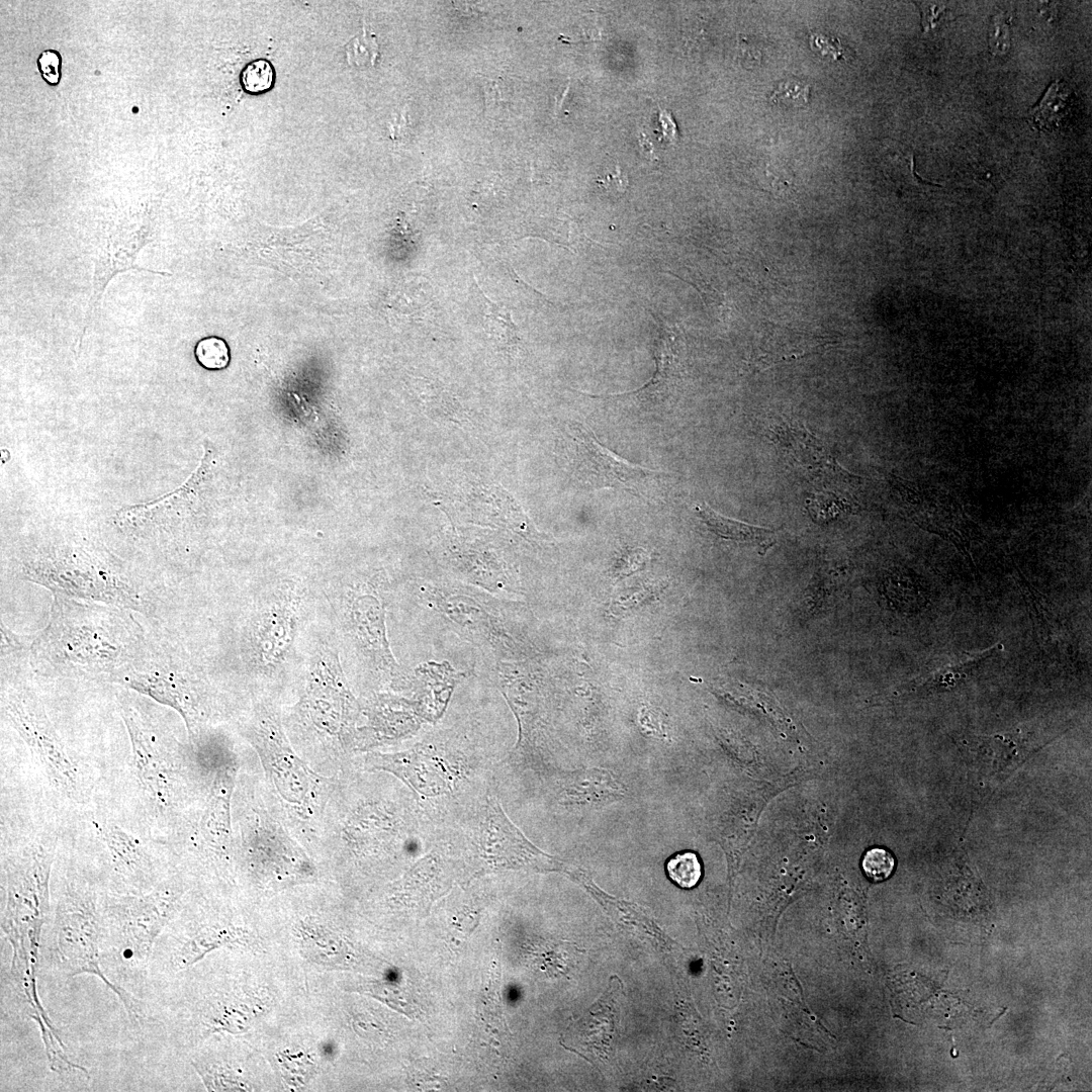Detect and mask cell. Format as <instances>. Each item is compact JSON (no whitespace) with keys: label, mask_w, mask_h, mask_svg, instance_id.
Returning a JSON list of instances; mask_svg holds the SVG:
<instances>
[{"label":"cell","mask_w":1092,"mask_h":1092,"mask_svg":"<svg viewBox=\"0 0 1092 1092\" xmlns=\"http://www.w3.org/2000/svg\"><path fill=\"white\" fill-rule=\"evenodd\" d=\"M121 716L131 744L134 776L143 794L158 811L166 812L180 803L185 774L157 726L130 702L123 701Z\"/></svg>","instance_id":"obj_10"},{"label":"cell","mask_w":1092,"mask_h":1092,"mask_svg":"<svg viewBox=\"0 0 1092 1092\" xmlns=\"http://www.w3.org/2000/svg\"><path fill=\"white\" fill-rule=\"evenodd\" d=\"M122 680L128 688L180 714L190 741L200 735L209 715V700L206 685L194 674L179 668L135 669Z\"/></svg>","instance_id":"obj_13"},{"label":"cell","mask_w":1092,"mask_h":1092,"mask_svg":"<svg viewBox=\"0 0 1092 1092\" xmlns=\"http://www.w3.org/2000/svg\"><path fill=\"white\" fill-rule=\"evenodd\" d=\"M810 88L798 80H789L781 83L770 99L793 106H802L809 100Z\"/></svg>","instance_id":"obj_30"},{"label":"cell","mask_w":1092,"mask_h":1092,"mask_svg":"<svg viewBox=\"0 0 1092 1092\" xmlns=\"http://www.w3.org/2000/svg\"><path fill=\"white\" fill-rule=\"evenodd\" d=\"M121 608L55 596L51 619L32 645L37 669L67 676H119L135 670L141 634Z\"/></svg>","instance_id":"obj_2"},{"label":"cell","mask_w":1092,"mask_h":1092,"mask_svg":"<svg viewBox=\"0 0 1092 1092\" xmlns=\"http://www.w3.org/2000/svg\"><path fill=\"white\" fill-rule=\"evenodd\" d=\"M618 985L609 990L588 1011L566 1030V1046L572 1051L589 1056V1061L599 1060L608 1055L614 1031V1004Z\"/></svg>","instance_id":"obj_19"},{"label":"cell","mask_w":1092,"mask_h":1092,"mask_svg":"<svg viewBox=\"0 0 1092 1092\" xmlns=\"http://www.w3.org/2000/svg\"><path fill=\"white\" fill-rule=\"evenodd\" d=\"M625 795V786L609 769L600 767L567 774L559 792L564 804L590 809L620 801Z\"/></svg>","instance_id":"obj_20"},{"label":"cell","mask_w":1092,"mask_h":1092,"mask_svg":"<svg viewBox=\"0 0 1092 1092\" xmlns=\"http://www.w3.org/2000/svg\"><path fill=\"white\" fill-rule=\"evenodd\" d=\"M577 469L580 481L589 489L619 488L648 498L665 477L663 471L633 464L605 447L595 433L575 428Z\"/></svg>","instance_id":"obj_12"},{"label":"cell","mask_w":1092,"mask_h":1092,"mask_svg":"<svg viewBox=\"0 0 1092 1092\" xmlns=\"http://www.w3.org/2000/svg\"><path fill=\"white\" fill-rule=\"evenodd\" d=\"M237 769L238 762L233 755L215 763L199 821L198 834L203 847L218 857L224 856L231 845V805Z\"/></svg>","instance_id":"obj_15"},{"label":"cell","mask_w":1092,"mask_h":1092,"mask_svg":"<svg viewBox=\"0 0 1092 1092\" xmlns=\"http://www.w3.org/2000/svg\"><path fill=\"white\" fill-rule=\"evenodd\" d=\"M273 76L271 65L265 60H257L245 68L242 74V82L247 91L259 93L271 87Z\"/></svg>","instance_id":"obj_29"},{"label":"cell","mask_w":1092,"mask_h":1092,"mask_svg":"<svg viewBox=\"0 0 1092 1092\" xmlns=\"http://www.w3.org/2000/svg\"><path fill=\"white\" fill-rule=\"evenodd\" d=\"M1072 93L1066 83L1053 82L1030 110L1033 125L1040 130H1052L1061 126L1071 111Z\"/></svg>","instance_id":"obj_23"},{"label":"cell","mask_w":1092,"mask_h":1092,"mask_svg":"<svg viewBox=\"0 0 1092 1092\" xmlns=\"http://www.w3.org/2000/svg\"><path fill=\"white\" fill-rule=\"evenodd\" d=\"M107 851V871L101 891L144 894L170 877L159 859L132 834L108 821L94 822Z\"/></svg>","instance_id":"obj_11"},{"label":"cell","mask_w":1092,"mask_h":1092,"mask_svg":"<svg viewBox=\"0 0 1092 1092\" xmlns=\"http://www.w3.org/2000/svg\"><path fill=\"white\" fill-rule=\"evenodd\" d=\"M172 874L144 894L100 890V963L115 987L129 1020L138 1026L154 1024L146 1002L153 950L167 925L179 914L186 887Z\"/></svg>","instance_id":"obj_1"},{"label":"cell","mask_w":1092,"mask_h":1092,"mask_svg":"<svg viewBox=\"0 0 1092 1092\" xmlns=\"http://www.w3.org/2000/svg\"><path fill=\"white\" fill-rule=\"evenodd\" d=\"M28 580L54 596L143 611L146 603L132 583L108 562L82 547H52L23 562Z\"/></svg>","instance_id":"obj_5"},{"label":"cell","mask_w":1092,"mask_h":1092,"mask_svg":"<svg viewBox=\"0 0 1092 1092\" xmlns=\"http://www.w3.org/2000/svg\"><path fill=\"white\" fill-rule=\"evenodd\" d=\"M482 90L486 112H492L502 106V102L504 101L502 95V80L486 81L482 85Z\"/></svg>","instance_id":"obj_32"},{"label":"cell","mask_w":1092,"mask_h":1092,"mask_svg":"<svg viewBox=\"0 0 1092 1092\" xmlns=\"http://www.w3.org/2000/svg\"><path fill=\"white\" fill-rule=\"evenodd\" d=\"M351 599L344 612L345 629L377 662L390 664L380 602L370 593L356 594Z\"/></svg>","instance_id":"obj_18"},{"label":"cell","mask_w":1092,"mask_h":1092,"mask_svg":"<svg viewBox=\"0 0 1092 1092\" xmlns=\"http://www.w3.org/2000/svg\"><path fill=\"white\" fill-rule=\"evenodd\" d=\"M696 512L707 527L723 539L758 546L762 554L776 543L774 530L727 518L705 503L697 505Z\"/></svg>","instance_id":"obj_22"},{"label":"cell","mask_w":1092,"mask_h":1092,"mask_svg":"<svg viewBox=\"0 0 1092 1092\" xmlns=\"http://www.w3.org/2000/svg\"><path fill=\"white\" fill-rule=\"evenodd\" d=\"M301 600L294 584L284 583L256 603L242 639L243 657L250 671L273 675L288 662L298 633Z\"/></svg>","instance_id":"obj_8"},{"label":"cell","mask_w":1092,"mask_h":1092,"mask_svg":"<svg viewBox=\"0 0 1092 1092\" xmlns=\"http://www.w3.org/2000/svg\"><path fill=\"white\" fill-rule=\"evenodd\" d=\"M244 735L261 758L280 801L300 816L309 814L321 799L324 781L293 751L276 712L265 705L257 707Z\"/></svg>","instance_id":"obj_7"},{"label":"cell","mask_w":1092,"mask_h":1092,"mask_svg":"<svg viewBox=\"0 0 1092 1092\" xmlns=\"http://www.w3.org/2000/svg\"><path fill=\"white\" fill-rule=\"evenodd\" d=\"M148 242L149 234L139 230L131 233H117L111 235L96 248L92 292L84 320L83 335L95 314L96 307L102 298L107 284L116 274L133 269L158 274L161 273L149 268L140 267L135 262L139 253Z\"/></svg>","instance_id":"obj_16"},{"label":"cell","mask_w":1092,"mask_h":1092,"mask_svg":"<svg viewBox=\"0 0 1092 1092\" xmlns=\"http://www.w3.org/2000/svg\"><path fill=\"white\" fill-rule=\"evenodd\" d=\"M481 855L492 866L552 871L562 862L536 847L506 816L498 802L489 800L479 833Z\"/></svg>","instance_id":"obj_14"},{"label":"cell","mask_w":1092,"mask_h":1092,"mask_svg":"<svg viewBox=\"0 0 1092 1092\" xmlns=\"http://www.w3.org/2000/svg\"><path fill=\"white\" fill-rule=\"evenodd\" d=\"M665 871L668 878L682 889L694 888L702 877L701 862L693 851L671 855L665 863Z\"/></svg>","instance_id":"obj_25"},{"label":"cell","mask_w":1092,"mask_h":1092,"mask_svg":"<svg viewBox=\"0 0 1092 1092\" xmlns=\"http://www.w3.org/2000/svg\"><path fill=\"white\" fill-rule=\"evenodd\" d=\"M812 43L814 50L820 51L821 54L830 55L834 59H838L842 55L840 43L836 38L816 34L813 35Z\"/></svg>","instance_id":"obj_33"},{"label":"cell","mask_w":1092,"mask_h":1092,"mask_svg":"<svg viewBox=\"0 0 1092 1092\" xmlns=\"http://www.w3.org/2000/svg\"><path fill=\"white\" fill-rule=\"evenodd\" d=\"M355 702L338 655L328 645L312 652L304 674L296 722L323 742L341 741L354 716Z\"/></svg>","instance_id":"obj_9"},{"label":"cell","mask_w":1092,"mask_h":1092,"mask_svg":"<svg viewBox=\"0 0 1092 1092\" xmlns=\"http://www.w3.org/2000/svg\"><path fill=\"white\" fill-rule=\"evenodd\" d=\"M36 64L42 79L49 85L56 86L59 84L62 75V58L58 51L46 50L41 52Z\"/></svg>","instance_id":"obj_31"},{"label":"cell","mask_w":1092,"mask_h":1092,"mask_svg":"<svg viewBox=\"0 0 1092 1092\" xmlns=\"http://www.w3.org/2000/svg\"><path fill=\"white\" fill-rule=\"evenodd\" d=\"M195 357L202 367L208 370H219L228 366L230 351L224 340L207 337L197 343Z\"/></svg>","instance_id":"obj_27"},{"label":"cell","mask_w":1092,"mask_h":1092,"mask_svg":"<svg viewBox=\"0 0 1092 1092\" xmlns=\"http://www.w3.org/2000/svg\"><path fill=\"white\" fill-rule=\"evenodd\" d=\"M861 867L869 879L880 882L891 876L894 871L895 859L887 849L874 847L864 853Z\"/></svg>","instance_id":"obj_28"},{"label":"cell","mask_w":1092,"mask_h":1092,"mask_svg":"<svg viewBox=\"0 0 1092 1092\" xmlns=\"http://www.w3.org/2000/svg\"><path fill=\"white\" fill-rule=\"evenodd\" d=\"M346 56L351 66H373L378 57V43L375 35L369 33L366 27L363 26L362 31L348 42Z\"/></svg>","instance_id":"obj_26"},{"label":"cell","mask_w":1092,"mask_h":1092,"mask_svg":"<svg viewBox=\"0 0 1092 1092\" xmlns=\"http://www.w3.org/2000/svg\"><path fill=\"white\" fill-rule=\"evenodd\" d=\"M896 486L913 508L917 524L950 540L967 554L970 541L969 519L954 498L936 491H917L904 483Z\"/></svg>","instance_id":"obj_17"},{"label":"cell","mask_w":1092,"mask_h":1092,"mask_svg":"<svg viewBox=\"0 0 1092 1092\" xmlns=\"http://www.w3.org/2000/svg\"><path fill=\"white\" fill-rule=\"evenodd\" d=\"M472 288L482 312L484 331L506 342L518 341V328L512 320L511 312L505 306L488 299L475 282Z\"/></svg>","instance_id":"obj_24"},{"label":"cell","mask_w":1092,"mask_h":1092,"mask_svg":"<svg viewBox=\"0 0 1092 1092\" xmlns=\"http://www.w3.org/2000/svg\"><path fill=\"white\" fill-rule=\"evenodd\" d=\"M682 349L678 333L673 328L660 327L654 344L655 373L642 387L627 393L639 394L646 398L663 397L669 394L681 375Z\"/></svg>","instance_id":"obj_21"},{"label":"cell","mask_w":1092,"mask_h":1092,"mask_svg":"<svg viewBox=\"0 0 1092 1092\" xmlns=\"http://www.w3.org/2000/svg\"><path fill=\"white\" fill-rule=\"evenodd\" d=\"M55 840L39 838L2 861L5 902L1 928L13 958L38 959L41 932L51 919L50 878Z\"/></svg>","instance_id":"obj_3"},{"label":"cell","mask_w":1092,"mask_h":1092,"mask_svg":"<svg viewBox=\"0 0 1092 1092\" xmlns=\"http://www.w3.org/2000/svg\"><path fill=\"white\" fill-rule=\"evenodd\" d=\"M598 183L608 190L623 192L628 185V179L626 175L621 173L619 167H617L616 173H611L604 178H599Z\"/></svg>","instance_id":"obj_34"},{"label":"cell","mask_w":1092,"mask_h":1092,"mask_svg":"<svg viewBox=\"0 0 1092 1092\" xmlns=\"http://www.w3.org/2000/svg\"><path fill=\"white\" fill-rule=\"evenodd\" d=\"M99 895V886L89 874L64 878L48 924L52 933L48 951L53 969L62 977L96 976L116 995L100 963Z\"/></svg>","instance_id":"obj_4"},{"label":"cell","mask_w":1092,"mask_h":1092,"mask_svg":"<svg viewBox=\"0 0 1092 1092\" xmlns=\"http://www.w3.org/2000/svg\"><path fill=\"white\" fill-rule=\"evenodd\" d=\"M659 109H660L659 110L660 111L659 120H660L661 125H662L663 134H664L665 138H667L668 140L671 141L672 139L676 138L675 123L672 121L671 115L668 112H666L665 110H662L661 108H659Z\"/></svg>","instance_id":"obj_35"},{"label":"cell","mask_w":1092,"mask_h":1092,"mask_svg":"<svg viewBox=\"0 0 1092 1092\" xmlns=\"http://www.w3.org/2000/svg\"><path fill=\"white\" fill-rule=\"evenodd\" d=\"M2 711L51 786L68 800L85 802L90 793L87 772L58 735L36 696L25 688L6 691Z\"/></svg>","instance_id":"obj_6"}]
</instances>
